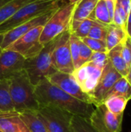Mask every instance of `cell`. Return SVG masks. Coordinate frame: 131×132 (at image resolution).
<instances>
[{
    "label": "cell",
    "mask_w": 131,
    "mask_h": 132,
    "mask_svg": "<svg viewBox=\"0 0 131 132\" xmlns=\"http://www.w3.org/2000/svg\"><path fill=\"white\" fill-rule=\"evenodd\" d=\"M35 94L39 106L53 105L73 115L81 116L88 120L95 108L93 104L73 97L53 84L47 78L42 79L35 86Z\"/></svg>",
    "instance_id": "6da1fadb"
},
{
    "label": "cell",
    "mask_w": 131,
    "mask_h": 132,
    "mask_svg": "<svg viewBox=\"0 0 131 132\" xmlns=\"http://www.w3.org/2000/svg\"><path fill=\"white\" fill-rule=\"evenodd\" d=\"M9 93L15 111H37L39 104L35 94V86L31 83L25 70L8 79Z\"/></svg>",
    "instance_id": "7a4b0ae2"
},
{
    "label": "cell",
    "mask_w": 131,
    "mask_h": 132,
    "mask_svg": "<svg viewBox=\"0 0 131 132\" xmlns=\"http://www.w3.org/2000/svg\"><path fill=\"white\" fill-rule=\"evenodd\" d=\"M61 35L44 44L43 48L35 57L25 60L24 70L26 71L31 83L36 86L42 79L56 72L52 61L53 50L58 44Z\"/></svg>",
    "instance_id": "3957f363"
},
{
    "label": "cell",
    "mask_w": 131,
    "mask_h": 132,
    "mask_svg": "<svg viewBox=\"0 0 131 132\" xmlns=\"http://www.w3.org/2000/svg\"><path fill=\"white\" fill-rule=\"evenodd\" d=\"M63 0H36L29 3L0 24V32L5 33L23 22L56 10L63 4Z\"/></svg>",
    "instance_id": "277c9868"
},
{
    "label": "cell",
    "mask_w": 131,
    "mask_h": 132,
    "mask_svg": "<svg viewBox=\"0 0 131 132\" xmlns=\"http://www.w3.org/2000/svg\"><path fill=\"white\" fill-rule=\"evenodd\" d=\"M76 3L64 2L54 12L53 15L43 26L40 36V43L42 44L47 43L68 30Z\"/></svg>",
    "instance_id": "5b68a950"
},
{
    "label": "cell",
    "mask_w": 131,
    "mask_h": 132,
    "mask_svg": "<svg viewBox=\"0 0 131 132\" xmlns=\"http://www.w3.org/2000/svg\"><path fill=\"white\" fill-rule=\"evenodd\" d=\"M36 113L49 132L71 131V113L53 105H40Z\"/></svg>",
    "instance_id": "8992f818"
},
{
    "label": "cell",
    "mask_w": 131,
    "mask_h": 132,
    "mask_svg": "<svg viewBox=\"0 0 131 132\" xmlns=\"http://www.w3.org/2000/svg\"><path fill=\"white\" fill-rule=\"evenodd\" d=\"M124 114H114L102 103L95 106L89 121L98 132H120Z\"/></svg>",
    "instance_id": "52a82bcc"
},
{
    "label": "cell",
    "mask_w": 131,
    "mask_h": 132,
    "mask_svg": "<svg viewBox=\"0 0 131 132\" xmlns=\"http://www.w3.org/2000/svg\"><path fill=\"white\" fill-rule=\"evenodd\" d=\"M43 26H39L26 32L6 49L21 54L25 60L35 57L39 53L44 45L40 43V36Z\"/></svg>",
    "instance_id": "ba28073f"
},
{
    "label": "cell",
    "mask_w": 131,
    "mask_h": 132,
    "mask_svg": "<svg viewBox=\"0 0 131 132\" xmlns=\"http://www.w3.org/2000/svg\"><path fill=\"white\" fill-rule=\"evenodd\" d=\"M70 34L71 33L69 30H66L62 33L61 38L53 50L52 61L56 71L72 74L75 69L70 52Z\"/></svg>",
    "instance_id": "9c48e42d"
},
{
    "label": "cell",
    "mask_w": 131,
    "mask_h": 132,
    "mask_svg": "<svg viewBox=\"0 0 131 132\" xmlns=\"http://www.w3.org/2000/svg\"><path fill=\"white\" fill-rule=\"evenodd\" d=\"M103 68L87 62L74 70L72 75L81 87L82 90L90 97L95 90Z\"/></svg>",
    "instance_id": "30bf717a"
},
{
    "label": "cell",
    "mask_w": 131,
    "mask_h": 132,
    "mask_svg": "<svg viewBox=\"0 0 131 132\" xmlns=\"http://www.w3.org/2000/svg\"><path fill=\"white\" fill-rule=\"evenodd\" d=\"M46 78L53 84L57 86L73 97L83 102L93 104L92 97L82 90L81 87L71 73H66L56 71Z\"/></svg>",
    "instance_id": "8fae6325"
},
{
    "label": "cell",
    "mask_w": 131,
    "mask_h": 132,
    "mask_svg": "<svg viewBox=\"0 0 131 132\" xmlns=\"http://www.w3.org/2000/svg\"><path fill=\"white\" fill-rule=\"evenodd\" d=\"M120 77H122V76L117 71L108 60V62L103 69L98 84L91 95L94 106L103 102L108 91Z\"/></svg>",
    "instance_id": "7c38bea8"
},
{
    "label": "cell",
    "mask_w": 131,
    "mask_h": 132,
    "mask_svg": "<svg viewBox=\"0 0 131 132\" xmlns=\"http://www.w3.org/2000/svg\"><path fill=\"white\" fill-rule=\"evenodd\" d=\"M56 10L50 11L47 13H45L39 16H37L32 19H30L25 22H23V23L15 26V28L8 30V32H5L3 42H2V44L1 46V50L6 49L13 42H15L19 37H21L26 32H29L35 27L39 26H44L46 24V22L49 19V18L53 15V14L54 13V12Z\"/></svg>",
    "instance_id": "4fadbf2b"
},
{
    "label": "cell",
    "mask_w": 131,
    "mask_h": 132,
    "mask_svg": "<svg viewBox=\"0 0 131 132\" xmlns=\"http://www.w3.org/2000/svg\"><path fill=\"white\" fill-rule=\"evenodd\" d=\"M25 59L19 53L8 49L0 53V80H8L16 73L24 70Z\"/></svg>",
    "instance_id": "5bb4252c"
},
{
    "label": "cell",
    "mask_w": 131,
    "mask_h": 132,
    "mask_svg": "<svg viewBox=\"0 0 131 132\" xmlns=\"http://www.w3.org/2000/svg\"><path fill=\"white\" fill-rule=\"evenodd\" d=\"M98 1L99 0H81L76 3L68 29L71 34L83 20L90 17L94 11Z\"/></svg>",
    "instance_id": "9a60e30c"
},
{
    "label": "cell",
    "mask_w": 131,
    "mask_h": 132,
    "mask_svg": "<svg viewBox=\"0 0 131 132\" xmlns=\"http://www.w3.org/2000/svg\"><path fill=\"white\" fill-rule=\"evenodd\" d=\"M0 131L2 132H30L19 113L13 111L0 112Z\"/></svg>",
    "instance_id": "2e32d148"
},
{
    "label": "cell",
    "mask_w": 131,
    "mask_h": 132,
    "mask_svg": "<svg viewBox=\"0 0 131 132\" xmlns=\"http://www.w3.org/2000/svg\"><path fill=\"white\" fill-rule=\"evenodd\" d=\"M123 43L116 46L107 52L108 60L117 71L122 76L126 77L130 70V67L127 64L122 56Z\"/></svg>",
    "instance_id": "e0dca14e"
},
{
    "label": "cell",
    "mask_w": 131,
    "mask_h": 132,
    "mask_svg": "<svg viewBox=\"0 0 131 132\" xmlns=\"http://www.w3.org/2000/svg\"><path fill=\"white\" fill-rule=\"evenodd\" d=\"M19 115L30 132H49L36 111H24Z\"/></svg>",
    "instance_id": "ac0fdd59"
},
{
    "label": "cell",
    "mask_w": 131,
    "mask_h": 132,
    "mask_svg": "<svg viewBox=\"0 0 131 132\" xmlns=\"http://www.w3.org/2000/svg\"><path fill=\"white\" fill-rule=\"evenodd\" d=\"M127 32L121 27L111 23L108 26V32L106 38V46L107 52L116 46L124 43L127 37Z\"/></svg>",
    "instance_id": "d6986e66"
},
{
    "label": "cell",
    "mask_w": 131,
    "mask_h": 132,
    "mask_svg": "<svg viewBox=\"0 0 131 132\" xmlns=\"http://www.w3.org/2000/svg\"><path fill=\"white\" fill-rule=\"evenodd\" d=\"M36 0H11L0 9V24L6 21L21 8Z\"/></svg>",
    "instance_id": "ffe728a7"
},
{
    "label": "cell",
    "mask_w": 131,
    "mask_h": 132,
    "mask_svg": "<svg viewBox=\"0 0 131 132\" xmlns=\"http://www.w3.org/2000/svg\"><path fill=\"white\" fill-rule=\"evenodd\" d=\"M120 96L127 100L131 99V85L125 77H120L107 94L105 99L110 96ZM104 99V100H105Z\"/></svg>",
    "instance_id": "44dd1931"
},
{
    "label": "cell",
    "mask_w": 131,
    "mask_h": 132,
    "mask_svg": "<svg viewBox=\"0 0 131 132\" xmlns=\"http://www.w3.org/2000/svg\"><path fill=\"white\" fill-rule=\"evenodd\" d=\"M14 106L9 93L8 80H0V112L13 111Z\"/></svg>",
    "instance_id": "7402d4cb"
},
{
    "label": "cell",
    "mask_w": 131,
    "mask_h": 132,
    "mask_svg": "<svg viewBox=\"0 0 131 132\" xmlns=\"http://www.w3.org/2000/svg\"><path fill=\"white\" fill-rule=\"evenodd\" d=\"M128 100L120 96H110L107 97L103 104L106 106V108L114 114H124V111L127 107L128 103Z\"/></svg>",
    "instance_id": "603a6c76"
},
{
    "label": "cell",
    "mask_w": 131,
    "mask_h": 132,
    "mask_svg": "<svg viewBox=\"0 0 131 132\" xmlns=\"http://www.w3.org/2000/svg\"><path fill=\"white\" fill-rule=\"evenodd\" d=\"M90 19L98 21L101 23L106 24V25H110L113 23V21L110 16L109 12L107 10V4L105 0H99L94 11L93 13L90 15Z\"/></svg>",
    "instance_id": "cb8c5ba5"
},
{
    "label": "cell",
    "mask_w": 131,
    "mask_h": 132,
    "mask_svg": "<svg viewBox=\"0 0 131 132\" xmlns=\"http://www.w3.org/2000/svg\"><path fill=\"white\" fill-rule=\"evenodd\" d=\"M71 128L74 132H98L91 125L88 119L78 115H73Z\"/></svg>",
    "instance_id": "d4e9b609"
},
{
    "label": "cell",
    "mask_w": 131,
    "mask_h": 132,
    "mask_svg": "<svg viewBox=\"0 0 131 132\" xmlns=\"http://www.w3.org/2000/svg\"><path fill=\"white\" fill-rule=\"evenodd\" d=\"M108 26L109 25H106L94 20L93 24L90 29V31L87 37L99 39L106 43V38L108 32Z\"/></svg>",
    "instance_id": "484cf974"
},
{
    "label": "cell",
    "mask_w": 131,
    "mask_h": 132,
    "mask_svg": "<svg viewBox=\"0 0 131 132\" xmlns=\"http://www.w3.org/2000/svg\"><path fill=\"white\" fill-rule=\"evenodd\" d=\"M80 38L76 37L73 34H70L69 36V46H70V52L72 56V60L74 66V69L79 68L80 65V46H79Z\"/></svg>",
    "instance_id": "4316f807"
},
{
    "label": "cell",
    "mask_w": 131,
    "mask_h": 132,
    "mask_svg": "<svg viewBox=\"0 0 131 132\" xmlns=\"http://www.w3.org/2000/svg\"><path fill=\"white\" fill-rule=\"evenodd\" d=\"M93 52H102V53H107L106 43L99 39L90 38V37H84L80 39Z\"/></svg>",
    "instance_id": "83f0119b"
},
{
    "label": "cell",
    "mask_w": 131,
    "mask_h": 132,
    "mask_svg": "<svg viewBox=\"0 0 131 132\" xmlns=\"http://www.w3.org/2000/svg\"><path fill=\"white\" fill-rule=\"evenodd\" d=\"M93 22L94 20L90 18L86 19L78 26V27L75 29V31L72 34H73L74 36H76V37L80 39L87 37L90 31V29L93 24Z\"/></svg>",
    "instance_id": "f1b7e54d"
},
{
    "label": "cell",
    "mask_w": 131,
    "mask_h": 132,
    "mask_svg": "<svg viewBox=\"0 0 131 132\" xmlns=\"http://www.w3.org/2000/svg\"><path fill=\"white\" fill-rule=\"evenodd\" d=\"M88 62H90L99 67L103 68L107 64V63L108 62L107 53L93 52Z\"/></svg>",
    "instance_id": "f546056e"
},
{
    "label": "cell",
    "mask_w": 131,
    "mask_h": 132,
    "mask_svg": "<svg viewBox=\"0 0 131 132\" xmlns=\"http://www.w3.org/2000/svg\"><path fill=\"white\" fill-rule=\"evenodd\" d=\"M79 46H80V65H83L84 63H87L93 51H92L80 39L79 40ZM80 66V67H81Z\"/></svg>",
    "instance_id": "4dcf8cb0"
},
{
    "label": "cell",
    "mask_w": 131,
    "mask_h": 132,
    "mask_svg": "<svg viewBox=\"0 0 131 132\" xmlns=\"http://www.w3.org/2000/svg\"><path fill=\"white\" fill-rule=\"evenodd\" d=\"M122 56H123V58L124 59L125 62L127 63V64L130 67V49L126 43V39L123 43Z\"/></svg>",
    "instance_id": "1f68e13d"
},
{
    "label": "cell",
    "mask_w": 131,
    "mask_h": 132,
    "mask_svg": "<svg viewBox=\"0 0 131 132\" xmlns=\"http://www.w3.org/2000/svg\"><path fill=\"white\" fill-rule=\"evenodd\" d=\"M116 1H117V0H107V1H106L107 10H108V12H109L110 16L112 21H113L114 12H115V8H116Z\"/></svg>",
    "instance_id": "d6a6232c"
},
{
    "label": "cell",
    "mask_w": 131,
    "mask_h": 132,
    "mask_svg": "<svg viewBox=\"0 0 131 132\" xmlns=\"http://www.w3.org/2000/svg\"><path fill=\"white\" fill-rule=\"evenodd\" d=\"M117 2L123 6L124 11L128 15L131 9V0H117Z\"/></svg>",
    "instance_id": "836d02e7"
},
{
    "label": "cell",
    "mask_w": 131,
    "mask_h": 132,
    "mask_svg": "<svg viewBox=\"0 0 131 132\" xmlns=\"http://www.w3.org/2000/svg\"><path fill=\"white\" fill-rule=\"evenodd\" d=\"M127 36L131 37V9L130 11V13L128 15V19H127Z\"/></svg>",
    "instance_id": "e575fe53"
},
{
    "label": "cell",
    "mask_w": 131,
    "mask_h": 132,
    "mask_svg": "<svg viewBox=\"0 0 131 132\" xmlns=\"http://www.w3.org/2000/svg\"><path fill=\"white\" fill-rule=\"evenodd\" d=\"M126 43L130 49V67H131V37L130 36H127V39H126Z\"/></svg>",
    "instance_id": "d590c367"
},
{
    "label": "cell",
    "mask_w": 131,
    "mask_h": 132,
    "mask_svg": "<svg viewBox=\"0 0 131 132\" xmlns=\"http://www.w3.org/2000/svg\"><path fill=\"white\" fill-rule=\"evenodd\" d=\"M125 77L127 78V80L129 81V83L130 84V85H131V67H130V70H129V71H128V73H127V75Z\"/></svg>",
    "instance_id": "8d00e7d4"
},
{
    "label": "cell",
    "mask_w": 131,
    "mask_h": 132,
    "mask_svg": "<svg viewBox=\"0 0 131 132\" xmlns=\"http://www.w3.org/2000/svg\"><path fill=\"white\" fill-rule=\"evenodd\" d=\"M9 1H11V0H0V9H1V8H2L7 2H8Z\"/></svg>",
    "instance_id": "74e56055"
},
{
    "label": "cell",
    "mask_w": 131,
    "mask_h": 132,
    "mask_svg": "<svg viewBox=\"0 0 131 132\" xmlns=\"http://www.w3.org/2000/svg\"><path fill=\"white\" fill-rule=\"evenodd\" d=\"M3 38H4V33H1L0 32V50H1V46L3 42Z\"/></svg>",
    "instance_id": "f35d334b"
},
{
    "label": "cell",
    "mask_w": 131,
    "mask_h": 132,
    "mask_svg": "<svg viewBox=\"0 0 131 132\" xmlns=\"http://www.w3.org/2000/svg\"><path fill=\"white\" fill-rule=\"evenodd\" d=\"M80 1H81V0H69L68 2H69V3H76V2H80Z\"/></svg>",
    "instance_id": "ab89813d"
},
{
    "label": "cell",
    "mask_w": 131,
    "mask_h": 132,
    "mask_svg": "<svg viewBox=\"0 0 131 132\" xmlns=\"http://www.w3.org/2000/svg\"><path fill=\"white\" fill-rule=\"evenodd\" d=\"M70 132H74V131H73V130H71V131H70Z\"/></svg>",
    "instance_id": "60d3db41"
},
{
    "label": "cell",
    "mask_w": 131,
    "mask_h": 132,
    "mask_svg": "<svg viewBox=\"0 0 131 132\" xmlns=\"http://www.w3.org/2000/svg\"><path fill=\"white\" fill-rule=\"evenodd\" d=\"M1 52H2V50H0V53H1Z\"/></svg>",
    "instance_id": "b9f144b4"
},
{
    "label": "cell",
    "mask_w": 131,
    "mask_h": 132,
    "mask_svg": "<svg viewBox=\"0 0 131 132\" xmlns=\"http://www.w3.org/2000/svg\"><path fill=\"white\" fill-rule=\"evenodd\" d=\"M0 132H2V131H0Z\"/></svg>",
    "instance_id": "7bdbcfd3"
},
{
    "label": "cell",
    "mask_w": 131,
    "mask_h": 132,
    "mask_svg": "<svg viewBox=\"0 0 131 132\" xmlns=\"http://www.w3.org/2000/svg\"><path fill=\"white\" fill-rule=\"evenodd\" d=\"M105 1H107V0H105Z\"/></svg>",
    "instance_id": "ee69618b"
}]
</instances>
